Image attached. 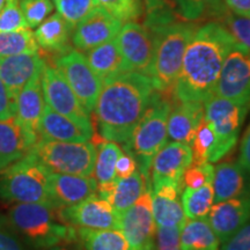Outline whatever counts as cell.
I'll return each mask as SVG.
<instances>
[{"instance_id":"obj_1","label":"cell","mask_w":250,"mask_h":250,"mask_svg":"<svg viewBox=\"0 0 250 250\" xmlns=\"http://www.w3.org/2000/svg\"><path fill=\"white\" fill-rule=\"evenodd\" d=\"M235 45V40L223 23L211 21L198 27L187 46L173 86L175 100L204 103L214 94L225 59Z\"/></svg>"},{"instance_id":"obj_2","label":"cell","mask_w":250,"mask_h":250,"mask_svg":"<svg viewBox=\"0 0 250 250\" xmlns=\"http://www.w3.org/2000/svg\"><path fill=\"white\" fill-rule=\"evenodd\" d=\"M154 94L151 78L139 72L127 71L103 80L94 108L103 139L126 144Z\"/></svg>"},{"instance_id":"obj_3","label":"cell","mask_w":250,"mask_h":250,"mask_svg":"<svg viewBox=\"0 0 250 250\" xmlns=\"http://www.w3.org/2000/svg\"><path fill=\"white\" fill-rule=\"evenodd\" d=\"M7 223L36 248H50L78 237L73 226L62 219L61 208L51 203H17L8 211Z\"/></svg>"},{"instance_id":"obj_4","label":"cell","mask_w":250,"mask_h":250,"mask_svg":"<svg viewBox=\"0 0 250 250\" xmlns=\"http://www.w3.org/2000/svg\"><path fill=\"white\" fill-rule=\"evenodd\" d=\"M198 29L195 22L177 21L153 28L154 55L148 77L158 92L173 88L182 66L188 44Z\"/></svg>"},{"instance_id":"obj_5","label":"cell","mask_w":250,"mask_h":250,"mask_svg":"<svg viewBox=\"0 0 250 250\" xmlns=\"http://www.w3.org/2000/svg\"><path fill=\"white\" fill-rule=\"evenodd\" d=\"M170 109V103L155 93L145 115L133 130L127 143L124 144L125 152L133 156L139 171L148 182L153 159L167 144V121Z\"/></svg>"},{"instance_id":"obj_6","label":"cell","mask_w":250,"mask_h":250,"mask_svg":"<svg viewBox=\"0 0 250 250\" xmlns=\"http://www.w3.org/2000/svg\"><path fill=\"white\" fill-rule=\"evenodd\" d=\"M28 154L40 162L49 173L92 176L96 147L88 142H56L41 138Z\"/></svg>"},{"instance_id":"obj_7","label":"cell","mask_w":250,"mask_h":250,"mask_svg":"<svg viewBox=\"0 0 250 250\" xmlns=\"http://www.w3.org/2000/svg\"><path fill=\"white\" fill-rule=\"evenodd\" d=\"M49 174L27 153L0 171V199L12 203H50Z\"/></svg>"},{"instance_id":"obj_8","label":"cell","mask_w":250,"mask_h":250,"mask_svg":"<svg viewBox=\"0 0 250 250\" xmlns=\"http://www.w3.org/2000/svg\"><path fill=\"white\" fill-rule=\"evenodd\" d=\"M248 105L212 94L204 102V120L211 125L215 142L208 156V162H217L232 151L239 138Z\"/></svg>"},{"instance_id":"obj_9","label":"cell","mask_w":250,"mask_h":250,"mask_svg":"<svg viewBox=\"0 0 250 250\" xmlns=\"http://www.w3.org/2000/svg\"><path fill=\"white\" fill-rule=\"evenodd\" d=\"M41 83L46 105L62 116L76 122L87 132L93 133L90 114L81 104L79 99L57 67L45 64Z\"/></svg>"},{"instance_id":"obj_10","label":"cell","mask_w":250,"mask_h":250,"mask_svg":"<svg viewBox=\"0 0 250 250\" xmlns=\"http://www.w3.org/2000/svg\"><path fill=\"white\" fill-rule=\"evenodd\" d=\"M56 67L87 111L92 112L98 102L103 81L90 67L86 56L79 50H68L56 59Z\"/></svg>"},{"instance_id":"obj_11","label":"cell","mask_w":250,"mask_h":250,"mask_svg":"<svg viewBox=\"0 0 250 250\" xmlns=\"http://www.w3.org/2000/svg\"><path fill=\"white\" fill-rule=\"evenodd\" d=\"M118 215V229L126 239L130 250H156L152 189L146 190L132 206Z\"/></svg>"},{"instance_id":"obj_12","label":"cell","mask_w":250,"mask_h":250,"mask_svg":"<svg viewBox=\"0 0 250 250\" xmlns=\"http://www.w3.org/2000/svg\"><path fill=\"white\" fill-rule=\"evenodd\" d=\"M215 95L250 107V51L239 44L225 59Z\"/></svg>"},{"instance_id":"obj_13","label":"cell","mask_w":250,"mask_h":250,"mask_svg":"<svg viewBox=\"0 0 250 250\" xmlns=\"http://www.w3.org/2000/svg\"><path fill=\"white\" fill-rule=\"evenodd\" d=\"M116 41L127 71L148 76L154 55V34L151 28L136 21L125 22Z\"/></svg>"},{"instance_id":"obj_14","label":"cell","mask_w":250,"mask_h":250,"mask_svg":"<svg viewBox=\"0 0 250 250\" xmlns=\"http://www.w3.org/2000/svg\"><path fill=\"white\" fill-rule=\"evenodd\" d=\"M122 26V21L112 17L101 6H96L93 12L73 28L71 36L72 44L79 51H88L114 40L120 33Z\"/></svg>"},{"instance_id":"obj_15","label":"cell","mask_w":250,"mask_h":250,"mask_svg":"<svg viewBox=\"0 0 250 250\" xmlns=\"http://www.w3.org/2000/svg\"><path fill=\"white\" fill-rule=\"evenodd\" d=\"M65 223L80 228L111 229L118 228L120 215L107 199L94 195L76 205L61 208Z\"/></svg>"},{"instance_id":"obj_16","label":"cell","mask_w":250,"mask_h":250,"mask_svg":"<svg viewBox=\"0 0 250 250\" xmlns=\"http://www.w3.org/2000/svg\"><path fill=\"white\" fill-rule=\"evenodd\" d=\"M193 161L192 148L183 143L166 144L152 161L153 188L165 182L181 183L183 174Z\"/></svg>"},{"instance_id":"obj_17","label":"cell","mask_w":250,"mask_h":250,"mask_svg":"<svg viewBox=\"0 0 250 250\" xmlns=\"http://www.w3.org/2000/svg\"><path fill=\"white\" fill-rule=\"evenodd\" d=\"M208 220L220 243L227 241L250 220V193L215 203Z\"/></svg>"},{"instance_id":"obj_18","label":"cell","mask_w":250,"mask_h":250,"mask_svg":"<svg viewBox=\"0 0 250 250\" xmlns=\"http://www.w3.org/2000/svg\"><path fill=\"white\" fill-rule=\"evenodd\" d=\"M98 192V182L92 176L70 174H49L50 203L57 208H67L85 201Z\"/></svg>"},{"instance_id":"obj_19","label":"cell","mask_w":250,"mask_h":250,"mask_svg":"<svg viewBox=\"0 0 250 250\" xmlns=\"http://www.w3.org/2000/svg\"><path fill=\"white\" fill-rule=\"evenodd\" d=\"M45 62L35 54H22L0 58V79L17 100L19 93L36 74L42 73Z\"/></svg>"},{"instance_id":"obj_20","label":"cell","mask_w":250,"mask_h":250,"mask_svg":"<svg viewBox=\"0 0 250 250\" xmlns=\"http://www.w3.org/2000/svg\"><path fill=\"white\" fill-rule=\"evenodd\" d=\"M182 184L165 182L152 188L153 217L158 227L182 228L188 218L179 201Z\"/></svg>"},{"instance_id":"obj_21","label":"cell","mask_w":250,"mask_h":250,"mask_svg":"<svg viewBox=\"0 0 250 250\" xmlns=\"http://www.w3.org/2000/svg\"><path fill=\"white\" fill-rule=\"evenodd\" d=\"M41 78L42 73L36 74L19 93L15 114L26 132L36 142L39 140V124L45 108Z\"/></svg>"},{"instance_id":"obj_22","label":"cell","mask_w":250,"mask_h":250,"mask_svg":"<svg viewBox=\"0 0 250 250\" xmlns=\"http://www.w3.org/2000/svg\"><path fill=\"white\" fill-rule=\"evenodd\" d=\"M204 120V103L179 102L170 109L167 121V131L173 142L191 145L199 125Z\"/></svg>"},{"instance_id":"obj_23","label":"cell","mask_w":250,"mask_h":250,"mask_svg":"<svg viewBox=\"0 0 250 250\" xmlns=\"http://www.w3.org/2000/svg\"><path fill=\"white\" fill-rule=\"evenodd\" d=\"M35 143L17 116L0 120V171L22 159Z\"/></svg>"},{"instance_id":"obj_24","label":"cell","mask_w":250,"mask_h":250,"mask_svg":"<svg viewBox=\"0 0 250 250\" xmlns=\"http://www.w3.org/2000/svg\"><path fill=\"white\" fill-rule=\"evenodd\" d=\"M250 175L240 164L220 162L214 167L213 204L250 193Z\"/></svg>"},{"instance_id":"obj_25","label":"cell","mask_w":250,"mask_h":250,"mask_svg":"<svg viewBox=\"0 0 250 250\" xmlns=\"http://www.w3.org/2000/svg\"><path fill=\"white\" fill-rule=\"evenodd\" d=\"M39 137L56 142H88L93 133L87 132L70 118L62 116L45 104L39 124Z\"/></svg>"},{"instance_id":"obj_26","label":"cell","mask_w":250,"mask_h":250,"mask_svg":"<svg viewBox=\"0 0 250 250\" xmlns=\"http://www.w3.org/2000/svg\"><path fill=\"white\" fill-rule=\"evenodd\" d=\"M73 28L57 12L46 18L34 34L40 48L46 51L64 54L68 49V41L73 33Z\"/></svg>"},{"instance_id":"obj_27","label":"cell","mask_w":250,"mask_h":250,"mask_svg":"<svg viewBox=\"0 0 250 250\" xmlns=\"http://www.w3.org/2000/svg\"><path fill=\"white\" fill-rule=\"evenodd\" d=\"M90 67L102 81L110 77L127 72L126 65L118 48L116 37L101 45L95 46L87 51L86 55Z\"/></svg>"},{"instance_id":"obj_28","label":"cell","mask_w":250,"mask_h":250,"mask_svg":"<svg viewBox=\"0 0 250 250\" xmlns=\"http://www.w3.org/2000/svg\"><path fill=\"white\" fill-rule=\"evenodd\" d=\"M220 240L212 229L208 218L187 220L181 229V250H219Z\"/></svg>"},{"instance_id":"obj_29","label":"cell","mask_w":250,"mask_h":250,"mask_svg":"<svg viewBox=\"0 0 250 250\" xmlns=\"http://www.w3.org/2000/svg\"><path fill=\"white\" fill-rule=\"evenodd\" d=\"M147 189H151V183L139 170H136L129 177L117 179L108 202L112 205L115 211L121 214L132 206Z\"/></svg>"},{"instance_id":"obj_30","label":"cell","mask_w":250,"mask_h":250,"mask_svg":"<svg viewBox=\"0 0 250 250\" xmlns=\"http://www.w3.org/2000/svg\"><path fill=\"white\" fill-rule=\"evenodd\" d=\"M77 233L83 250H130L129 243L118 228H79Z\"/></svg>"},{"instance_id":"obj_31","label":"cell","mask_w":250,"mask_h":250,"mask_svg":"<svg viewBox=\"0 0 250 250\" xmlns=\"http://www.w3.org/2000/svg\"><path fill=\"white\" fill-rule=\"evenodd\" d=\"M228 12L224 0H177V18L186 22H195L206 17L218 19L220 22Z\"/></svg>"},{"instance_id":"obj_32","label":"cell","mask_w":250,"mask_h":250,"mask_svg":"<svg viewBox=\"0 0 250 250\" xmlns=\"http://www.w3.org/2000/svg\"><path fill=\"white\" fill-rule=\"evenodd\" d=\"M122 155V148L115 142H102L96 148L95 165H94V179L98 184H104L117 180L116 165Z\"/></svg>"},{"instance_id":"obj_33","label":"cell","mask_w":250,"mask_h":250,"mask_svg":"<svg viewBox=\"0 0 250 250\" xmlns=\"http://www.w3.org/2000/svg\"><path fill=\"white\" fill-rule=\"evenodd\" d=\"M213 187L212 182L197 189L186 188L182 195V206L188 219H206L213 205Z\"/></svg>"},{"instance_id":"obj_34","label":"cell","mask_w":250,"mask_h":250,"mask_svg":"<svg viewBox=\"0 0 250 250\" xmlns=\"http://www.w3.org/2000/svg\"><path fill=\"white\" fill-rule=\"evenodd\" d=\"M35 34L30 28L0 33V58L8 56L35 54L39 51Z\"/></svg>"},{"instance_id":"obj_35","label":"cell","mask_w":250,"mask_h":250,"mask_svg":"<svg viewBox=\"0 0 250 250\" xmlns=\"http://www.w3.org/2000/svg\"><path fill=\"white\" fill-rule=\"evenodd\" d=\"M177 0H145L146 19L144 24L156 28L177 22Z\"/></svg>"},{"instance_id":"obj_36","label":"cell","mask_w":250,"mask_h":250,"mask_svg":"<svg viewBox=\"0 0 250 250\" xmlns=\"http://www.w3.org/2000/svg\"><path fill=\"white\" fill-rule=\"evenodd\" d=\"M98 5L122 22L137 21L143 17V0H96Z\"/></svg>"},{"instance_id":"obj_37","label":"cell","mask_w":250,"mask_h":250,"mask_svg":"<svg viewBox=\"0 0 250 250\" xmlns=\"http://www.w3.org/2000/svg\"><path fill=\"white\" fill-rule=\"evenodd\" d=\"M58 13L71 26L76 27L98 5L96 0H55Z\"/></svg>"},{"instance_id":"obj_38","label":"cell","mask_w":250,"mask_h":250,"mask_svg":"<svg viewBox=\"0 0 250 250\" xmlns=\"http://www.w3.org/2000/svg\"><path fill=\"white\" fill-rule=\"evenodd\" d=\"M215 142V136L211 125L205 120H203L202 124L197 130L195 139L192 142V154L193 164L202 165L208 162V156L211 154Z\"/></svg>"},{"instance_id":"obj_39","label":"cell","mask_w":250,"mask_h":250,"mask_svg":"<svg viewBox=\"0 0 250 250\" xmlns=\"http://www.w3.org/2000/svg\"><path fill=\"white\" fill-rule=\"evenodd\" d=\"M220 23L229 31L237 44L250 51V17H241L229 11Z\"/></svg>"},{"instance_id":"obj_40","label":"cell","mask_w":250,"mask_h":250,"mask_svg":"<svg viewBox=\"0 0 250 250\" xmlns=\"http://www.w3.org/2000/svg\"><path fill=\"white\" fill-rule=\"evenodd\" d=\"M20 8L29 28H37L49 15L55 6L51 0H19Z\"/></svg>"},{"instance_id":"obj_41","label":"cell","mask_w":250,"mask_h":250,"mask_svg":"<svg viewBox=\"0 0 250 250\" xmlns=\"http://www.w3.org/2000/svg\"><path fill=\"white\" fill-rule=\"evenodd\" d=\"M29 28L26 22L19 0H8L0 11V33Z\"/></svg>"},{"instance_id":"obj_42","label":"cell","mask_w":250,"mask_h":250,"mask_svg":"<svg viewBox=\"0 0 250 250\" xmlns=\"http://www.w3.org/2000/svg\"><path fill=\"white\" fill-rule=\"evenodd\" d=\"M213 171L214 167L208 164V162H205V164L202 165H196L192 162L190 167L184 171L182 179L187 188L197 189V188H201L206 183L212 182V180H213Z\"/></svg>"},{"instance_id":"obj_43","label":"cell","mask_w":250,"mask_h":250,"mask_svg":"<svg viewBox=\"0 0 250 250\" xmlns=\"http://www.w3.org/2000/svg\"><path fill=\"white\" fill-rule=\"evenodd\" d=\"M180 227H158L156 228L155 246L156 250H181Z\"/></svg>"},{"instance_id":"obj_44","label":"cell","mask_w":250,"mask_h":250,"mask_svg":"<svg viewBox=\"0 0 250 250\" xmlns=\"http://www.w3.org/2000/svg\"><path fill=\"white\" fill-rule=\"evenodd\" d=\"M0 250H26L21 237L5 219H0Z\"/></svg>"},{"instance_id":"obj_45","label":"cell","mask_w":250,"mask_h":250,"mask_svg":"<svg viewBox=\"0 0 250 250\" xmlns=\"http://www.w3.org/2000/svg\"><path fill=\"white\" fill-rule=\"evenodd\" d=\"M220 250H250V220L225 241Z\"/></svg>"},{"instance_id":"obj_46","label":"cell","mask_w":250,"mask_h":250,"mask_svg":"<svg viewBox=\"0 0 250 250\" xmlns=\"http://www.w3.org/2000/svg\"><path fill=\"white\" fill-rule=\"evenodd\" d=\"M17 114V100L11 95L0 79V120H7Z\"/></svg>"},{"instance_id":"obj_47","label":"cell","mask_w":250,"mask_h":250,"mask_svg":"<svg viewBox=\"0 0 250 250\" xmlns=\"http://www.w3.org/2000/svg\"><path fill=\"white\" fill-rule=\"evenodd\" d=\"M137 170V162L133 159V156L126 153L120 156L116 165V176L117 179H125L132 175Z\"/></svg>"},{"instance_id":"obj_48","label":"cell","mask_w":250,"mask_h":250,"mask_svg":"<svg viewBox=\"0 0 250 250\" xmlns=\"http://www.w3.org/2000/svg\"><path fill=\"white\" fill-rule=\"evenodd\" d=\"M239 164L250 175V124L247 127L240 147Z\"/></svg>"},{"instance_id":"obj_49","label":"cell","mask_w":250,"mask_h":250,"mask_svg":"<svg viewBox=\"0 0 250 250\" xmlns=\"http://www.w3.org/2000/svg\"><path fill=\"white\" fill-rule=\"evenodd\" d=\"M230 12L241 17H250V0H224Z\"/></svg>"},{"instance_id":"obj_50","label":"cell","mask_w":250,"mask_h":250,"mask_svg":"<svg viewBox=\"0 0 250 250\" xmlns=\"http://www.w3.org/2000/svg\"><path fill=\"white\" fill-rule=\"evenodd\" d=\"M46 250H80V249H77L74 248V247L72 246H65V245H57V246H54V247H50Z\"/></svg>"},{"instance_id":"obj_51","label":"cell","mask_w":250,"mask_h":250,"mask_svg":"<svg viewBox=\"0 0 250 250\" xmlns=\"http://www.w3.org/2000/svg\"><path fill=\"white\" fill-rule=\"evenodd\" d=\"M7 1H8V0H0V11H1L2 7H4Z\"/></svg>"}]
</instances>
